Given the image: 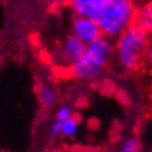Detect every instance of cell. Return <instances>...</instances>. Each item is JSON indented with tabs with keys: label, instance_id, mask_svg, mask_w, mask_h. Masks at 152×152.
<instances>
[{
	"label": "cell",
	"instance_id": "cell-6",
	"mask_svg": "<svg viewBox=\"0 0 152 152\" xmlns=\"http://www.w3.org/2000/svg\"><path fill=\"white\" fill-rule=\"evenodd\" d=\"M110 2L112 0H70L68 5L75 16L90 17L96 20Z\"/></svg>",
	"mask_w": 152,
	"mask_h": 152
},
{
	"label": "cell",
	"instance_id": "cell-3",
	"mask_svg": "<svg viewBox=\"0 0 152 152\" xmlns=\"http://www.w3.org/2000/svg\"><path fill=\"white\" fill-rule=\"evenodd\" d=\"M137 10L134 0H112L96 19L101 34L116 39L124 30L135 23Z\"/></svg>",
	"mask_w": 152,
	"mask_h": 152
},
{
	"label": "cell",
	"instance_id": "cell-1",
	"mask_svg": "<svg viewBox=\"0 0 152 152\" xmlns=\"http://www.w3.org/2000/svg\"><path fill=\"white\" fill-rule=\"evenodd\" d=\"M115 54V45L112 39L99 34L92 42L86 44V50L82 56L70 65V72L76 79L90 81L102 73L106 65Z\"/></svg>",
	"mask_w": 152,
	"mask_h": 152
},
{
	"label": "cell",
	"instance_id": "cell-5",
	"mask_svg": "<svg viewBox=\"0 0 152 152\" xmlns=\"http://www.w3.org/2000/svg\"><path fill=\"white\" fill-rule=\"evenodd\" d=\"M72 34L76 36L78 39H81L84 44H88L99 36L101 30H99V26H98L95 19L76 16L73 23H72Z\"/></svg>",
	"mask_w": 152,
	"mask_h": 152
},
{
	"label": "cell",
	"instance_id": "cell-12",
	"mask_svg": "<svg viewBox=\"0 0 152 152\" xmlns=\"http://www.w3.org/2000/svg\"><path fill=\"white\" fill-rule=\"evenodd\" d=\"M61 130H62V121L54 118L50 124V129H48V137L50 138H59L61 137Z\"/></svg>",
	"mask_w": 152,
	"mask_h": 152
},
{
	"label": "cell",
	"instance_id": "cell-4",
	"mask_svg": "<svg viewBox=\"0 0 152 152\" xmlns=\"http://www.w3.org/2000/svg\"><path fill=\"white\" fill-rule=\"evenodd\" d=\"M84 50H86V44L82 42L81 39H78L76 36L72 34V36H68L59 47V53H58L59 62L62 65L65 64V65L70 67L72 64H75V62L82 56Z\"/></svg>",
	"mask_w": 152,
	"mask_h": 152
},
{
	"label": "cell",
	"instance_id": "cell-14",
	"mask_svg": "<svg viewBox=\"0 0 152 152\" xmlns=\"http://www.w3.org/2000/svg\"><path fill=\"white\" fill-rule=\"evenodd\" d=\"M0 64H2V54H0Z\"/></svg>",
	"mask_w": 152,
	"mask_h": 152
},
{
	"label": "cell",
	"instance_id": "cell-15",
	"mask_svg": "<svg viewBox=\"0 0 152 152\" xmlns=\"http://www.w3.org/2000/svg\"><path fill=\"white\" fill-rule=\"evenodd\" d=\"M151 152H152V149H151Z\"/></svg>",
	"mask_w": 152,
	"mask_h": 152
},
{
	"label": "cell",
	"instance_id": "cell-13",
	"mask_svg": "<svg viewBox=\"0 0 152 152\" xmlns=\"http://www.w3.org/2000/svg\"><path fill=\"white\" fill-rule=\"evenodd\" d=\"M146 61L149 64H152V34L149 36V42H148V50H146Z\"/></svg>",
	"mask_w": 152,
	"mask_h": 152
},
{
	"label": "cell",
	"instance_id": "cell-11",
	"mask_svg": "<svg viewBox=\"0 0 152 152\" xmlns=\"http://www.w3.org/2000/svg\"><path fill=\"white\" fill-rule=\"evenodd\" d=\"M75 115V110L72 106H68V104H61L58 109H56V112H54V118L56 120H61V121H65L67 118H70V116Z\"/></svg>",
	"mask_w": 152,
	"mask_h": 152
},
{
	"label": "cell",
	"instance_id": "cell-10",
	"mask_svg": "<svg viewBox=\"0 0 152 152\" xmlns=\"http://www.w3.org/2000/svg\"><path fill=\"white\" fill-rule=\"evenodd\" d=\"M120 152H143L141 141L137 137H130L127 140H124L120 146Z\"/></svg>",
	"mask_w": 152,
	"mask_h": 152
},
{
	"label": "cell",
	"instance_id": "cell-9",
	"mask_svg": "<svg viewBox=\"0 0 152 152\" xmlns=\"http://www.w3.org/2000/svg\"><path fill=\"white\" fill-rule=\"evenodd\" d=\"M79 130V120L76 116H70L65 121H62V130H61V137L65 138H73Z\"/></svg>",
	"mask_w": 152,
	"mask_h": 152
},
{
	"label": "cell",
	"instance_id": "cell-2",
	"mask_svg": "<svg viewBox=\"0 0 152 152\" xmlns=\"http://www.w3.org/2000/svg\"><path fill=\"white\" fill-rule=\"evenodd\" d=\"M151 34L137 23L124 30L115 42V58L126 72H135L146 59V50Z\"/></svg>",
	"mask_w": 152,
	"mask_h": 152
},
{
	"label": "cell",
	"instance_id": "cell-7",
	"mask_svg": "<svg viewBox=\"0 0 152 152\" xmlns=\"http://www.w3.org/2000/svg\"><path fill=\"white\" fill-rule=\"evenodd\" d=\"M37 99L40 102V106L44 109H51L54 107L58 101V92L56 88L50 84H40L37 87Z\"/></svg>",
	"mask_w": 152,
	"mask_h": 152
},
{
	"label": "cell",
	"instance_id": "cell-8",
	"mask_svg": "<svg viewBox=\"0 0 152 152\" xmlns=\"http://www.w3.org/2000/svg\"><path fill=\"white\" fill-rule=\"evenodd\" d=\"M135 23L141 26L143 30H146L149 34H152V0L146 2L141 8L137 10Z\"/></svg>",
	"mask_w": 152,
	"mask_h": 152
}]
</instances>
